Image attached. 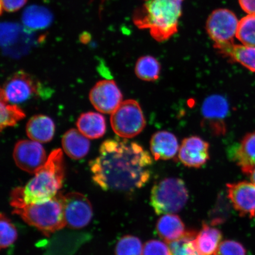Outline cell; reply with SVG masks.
I'll list each match as a JSON object with an SVG mask.
<instances>
[{"mask_svg": "<svg viewBox=\"0 0 255 255\" xmlns=\"http://www.w3.org/2000/svg\"><path fill=\"white\" fill-rule=\"evenodd\" d=\"M197 232L189 230L180 238L169 243L171 255H201L196 246Z\"/></svg>", "mask_w": 255, "mask_h": 255, "instance_id": "obj_25", "label": "cell"}, {"mask_svg": "<svg viewBox=\"0 0 255 255\" xmlns=\"http://www.w3.org/2000/svg\"><path fill=\"white\" fill-rule=\"evenodd\" d=\"M184 0H147L133 15L139 28L149 29L158 41L167 40L178 30Z\"/></svg>", "mask_w": 255, "mask_h": 255, "instance_id": "obj_2", "label": "cell"}, {"mask_svg": "<svg viewBox=\"0 0 255 255\" xmlns=\"http://www.w3.org/2000/svg\"><path fill=\"white\" fill-rule=\"evenodd\" d=\"M63 150L70 158L80 159L85 157L90 149V142L79 130L71 129L63 136Z\"/></svg>", "mask_w": 255, "mask_h": 255, "instance_id": "obj_17", "label": "cell"}, {"mask_svg": "<svg viewBox=\"0 0 255 255\" xmlns=\"http://www.w3.org/2000/svg\"><path fill=\"white\" fill-rule=\"evenodd\" d=\"M250 175L252 183L255 185V167L253 169V170L251 171Z\"/></svg>", "mask_w": 255, "mask_h": 255, "instance_id": "obj_34", "label": "cell"}, {"mask_svg": "<svg viewBox=\"0 0 255 255\" xmlns=\"http://www.w3.org/2000/svg\"><path fill=\"white\" fill-rule=\"evenodd\" d=\"M27 0H1L2 10L8 12H15L24 7Z\"/></svg>", "mask_w": 255, "mask_h": 255, "instance_id": "obj_32", "label": "cell"}, {"mask_svg": "<svg viewBox=\"0 0 255 255\" xmlns=\"http://www.w3.org/2000/svg\"><path fill=\"white\" fill-rule=\"evenodd\" d=\"M232 61L238 62L255 73V47L232 43L216 49Z\"/></svg>", "mask_w": 255, "mask_h": 255, "instance_id": "obj_20", "label": "cell"}, {"mask_svg": "<svg viewBox=\"0 0 255 255\" xmlns=\"http://www.w3.org/2000/svg\"><path fill=\"white\" fill-rule=\"evenodd\" d=\"M114 131L123 138H132L145 128L146 121L138 102L123 101L111 117Z\"/></svg>", "mask_w": 255, "mask_h": 255, "instance_id": "obj_6", "label": "cell"}, {"mask_svg": "<svg viewBox=\"0 0 255 255\" xmlns=\"http://www.w3.org/2000/svg\"><path fill=\"white\" fill-rule=\"evenodd\" d=\"M76 126L80 132L89 139L101 138L106 132V122L101 114L89 112L79 117Z\"/></svg>", "mask_w": 255, "mask_h": 255, "instance_id": "obj_19", "label": "cell"}, {"mask_svg": "<svg viewBox=\"0 0 255 255\" xmlns=\"http://www.w3.org/2000/svg\"><path fill=\"white\" fill-rule=\"evenodd\" d=\"M91 103L98 111L113 114L123 103V95L116 83L103 80L96 84L89 94Z\"/></svg>", "mask_w": 255, "mask_h": 255, "instance_id": "obj_12", "label": "cell"}, {"mask_svg": "<svg viewBox=\"0 0 255 255\" xmlns=\"http://www.w3.org/2000/svg\"><path fill=\"white\" fill-rule=\"evenodd\" d=\"M99 151L89 167L92 180L101 189L129 192L148 183L152 160L138 143L126 138L109 139L102 143Z\"/></svg>", "mask_w": 255, "mask_h": 255, "instance_id": "obj_1", "label": "cell"}, {"mask_svg": "<svg viewBox=\"0 0 255 255\" xmlns=\"http://www.w3.org/2000/svg\"><path fill=\"white\" fill-rule=\"evenodd\" d=\"M161 66L158 60L151 56L141 57L135 66L137 77L142 81H155L159 78Z\"/></svg>", "mask_w": 255, "mask_h": 255, "instance_id": "obj_24", "label": "cell"}, {"mask_svg": "<svg viewBox=\"0 0 255 255\" xmlns=\"http://www.w3.org/2000/svg\"><path fill=\"white\" fill-rule=\"evenodd\" d=\"M55 126L50 118L43 115L31 117L26 126V133L33 141L49 142L55 134Z\"/></svg>", "mask_w": 255, "mask_h": 255, "instance_id": "obj_16", "label": "cell"}, {"mask_svg": "<svg viewBox=\"0 0 255 255\" xmlns=\"http://www.w3.org/2000/svg\"><path fill=\"white\" fill-rule=\"evenodd\" d=\"M24 111L17 105L8 104L4 101H1V121L0 128L1 130L8 127H13L19 121L25 118Z\"/></svg>", "mask_w": 255, "mask_h": 255, "instance_id": "obj_27", "label": "cell"}, {"mask_svg": "<svg viewBox=\"0 0 255 255\" xmlns=\"http://www.w3.org/2000/svg\"><path fill=\"white\" fill-rule=\"evenodd\" d=\"M63 194L60 192L46 202L23 205L14 208L15 215L28 225L49 237L66 226L64 215Z\"/></svg>", "mask_w": 255, "mask_h": 255, "instance_id": "obj_4", "label": "cell"}, {"mask_svg": "<svg viewBox=\"0 0 255 255\" xmlns=\"http://www.w3.org/2000/svg\"><path fill=\"white\" fill-rule=\"evenodd\" d=\"M239 4L249 14L255 15V0H239Z\"/></svg>", "mask_w": 255, "mask_h": 255, "instance_id": "obj_33", "label": "cell"}, {"mask_svg": "<svg viewBox=\"0 0 255 255\" xmlns=\"http://www.w3.org/2000/svg\"><path fill=\"white\" fill-rule=\"evenodd\" d=\"M234 158L242 172L250 175L255 167V132L244 137L236 149Z\"/></svg>", "mask_w": 255, "mask_h": 255, "instance_id": "obj_18", "label": "cell"}, {"mask_svg": "<svg viewBox=\"0 0 255 255\" xmlns=\"http://www.w3.org/2000/svg\"><path fill=\"white\" fill-rule=\"evenodd\" d=\"M214 255H246V250L238 242L225 241L219 245Z\"/></svg>", "mask_w": 255, "mask_h": 255, "instance_id": "obj_30", "label": "cell"}, {"mask_svg": "<svg viewBox=\"0 0 255 255\" xmlns=\"http://www.w3.org/2000/svg\"><path fill=\"white\" fill-rule=\"evenodd\" d=\"M13 158L21 170L35 174L45 164L48 157L39 142L33 140H20L15 145Z\"/></svg>", "mask_w": 255, "mask_h": 255, "instance_id": "obj_11", "label": "cell"}, {"mask_svg": "<svg viewBox=\"0 0 255 255\" xmlns=\"http://www.w3.org/2000/svg\"><path fill=\"white\" fill-rule=\"evenodd\" d=\"M156 228L159 237L168 243L177 240L186 232L180 217L173 214L162 216L158 219Z\"/></svg>", "mask_w": 255, "mask_h": 255, "instance_id": "obj_21", "label": "cell"}, {"mask_svg": "<svg viewBox=\"0 0 255 255\" xmlns=\"http://www.w3.org/2000/svg\"><path fill=\"white\" fill-rule=\"evenodd\" d=\"M142 245L140 239L133 236L127 235L118 242L116 255H142Z\"/></svg>", "mask_w": 255, "mask_h": 255, "instance_id": "obj_28", "label": "cell"}, {"mask_svg": "<svg viewBox=\"0 0 255 255\" xmlns=\"http://www.w3.org/2000/svg\"><path fill=\"white\" fill-rule=\"evenodd\" d=\"M236 37L244 45L255 47V15L248 14L239 21Z\"/></svg>", "mask_w": 255, "mask_h": 255, "instance_id": "obj_26", "label": "cell"}, {"mask_svg": "<svg viewBox=\"0 0 255 255\" xmlns=\"http://www.w3.org/2000/svg\"><path fill=\"white\" fill-rule=\"evenodd\" d=\"M176 136L170 132L162 130L154 133L150 141V149L155 160H168L173 158L178 152Z\"/></svg>", "mask_w": 255, "mask_h": 255, "instance_id": "obj_15", "label": "cell"}, {"mask_svg": "<svg viewBox=\"0 0 255 255\" xmlns=\"http://www.w3.org/2000/svg\"><path fill=\"white\" fill-rule=\"evenodd\" d=\"M22 22L32 30L44 29L52 23L53 17L49 9L40 5H30L22 14Z\"/></svg>", "mask_w": 255, "mask_h": 255, "instance_id": "obj_23", "label": "cell"}, {"mask_svg": "<svg viewBox=\"0 0 255 255\" xmlns=\"http://www.w3.org/2000/svg\"><path fill=\"white\" fill-rule=\"evenodd\" d=\"M34 174L24 187H21L25 205L46 202L60 192L65 174L61 149L51 152L45 164Z\"/></svg>", "mask_w": 255, "mask_h": 255, "instance_id": "obj_3", "label": "cell"}, {"mask_svg": "<svg viewBox=\"0 0 255 255\" xmlns=\"http://www.w3.org/2000/svg\"><path fill=\"white\" fill-rule=\"evenodd\" d=\"M42 85L28 73L18 71L4 83L1 91V101L12 104H21L34 95L40 94Z\"/></svg>", "mask_w": 255, "mask_h": 255, "instance_id": "obj_7", "label": "cell"}, {"mask_svg": "<svg viewBox=\"0 0 255 255\" xmlns=\"http://www.w3.org/2000/svg\"><path fill=\"white\" fill-rule=\"evenodd\" d=\"M238 24L237 16L227 9H216L210 15L206 29L216 49L234 43Z\"/></svg>", "mask_w": 255, "mask_h": 255, "instance_id": "obj_8", "label": "cell"}, {"mask_svg": "<svg viewBox=\"0 0 255 255\" xmlns=\"http://www.w3.org/2000/svg\"><path fill=\"white\" fill-rule=\"evenodd\" d=\"M229 107L226 99L220 95L207 97L202 105L203 126L215 135H223L226 132L225 120Z\"/></svg>", "mask_w": 255, "mask_h": 255, "instance_id": "obj_10", "label": "cell"}, {"mask_svg": "<svg viewBox=\"0 0 255 255\" xmlns=\"http://www.w3.org/2000/svg\"><path fill=\"white\" fill-rule=\"evenodd\" d=\"M227 186L228 197L234 208L242 216H255V185L248 181L230 183Z\"/></svg>", "mask_w": 255, "mask_h": 255, "instance_id": "obj_13", "label": "cell"}, {"mask_svg": "<svg viewBox=\"0 0 255 255\" xmlns=\"http://www.w3.org/2000/svg\"><path fill=\"white\" fill-rule=\"evenodd\" d=\"M64 215L66 226L72 229H81L90 223L93 209L87 197L77 192L63 196Z\"/></svg>", "mask_w": 255, "mask_h": 255, "instance_id": "obj_9", "label": "cell"}, {"mask_svg": "<svg viewBox=\"0 0 255 255\" xmlns=\"http://www.w3.org/2000/svg\"><path fill=\"white\" fill-rule=\"evenodd\" d=\"M142 255H171V253L170 248L164 242L151 240L145 244Z\"/></svg>", "mask_w": 255, "mask_h": 255, "instance_id": "obj_31", "label": "cell"}, {"mask_svg": "<svg viewBox=\"0 0 255 255\" xmlns=\"http://www.w3.org/2000/svg\"><path fill=\"white\" fill-rule=\"evenodd\" d=\"M1 243L0 246L1 249H5L17 240L18 234L15 226L4 214H1Z\"/></svg>", "mask_w": 255, "mask_h": 255, "instance_id": "obj_29", "label": "cell"}, {"mask_svg": "<svg viewBox=\"0 0 255 255\" xmlns=\"http://www.w3.org/2000/svg\"><path fill=\"white\" fill-rule=\"evenodd\" d=\"M188 199L186 185L180 178H165L155 184L151 190V205L158 215L181 211Z\"/></svg>", "mask_w": 255, "mask_h": 255, "instance_id": "obj_5", "label": "cell"}, {"mask_svg": "<svg viewBox=\"0 0 255 255\" xmlns=\"http://www.w3.org/2000/svg\"><path fill=\"white\" fill-rule=\"evenodd\" d=\"M209 143L205 140L199 136H190L181 143L178 158L186 166L200 168L209 159Z\"/></svg>", "mask_w": 255, "mask_h": 255, "instance_id": "obj_14", "label": "cell"}, {"mask_svg": "<svg viewBox=\"0 0 255 255\" xmlns=\"http://www.w3.org/2000/svg\"><path fill=\"white\" fill-rule=\"evenodd\" d=\"M222 234L219 229L210 227L203 223L202 228L197 234L195 244L201 255H214L221 243Z\"/></svg>", "mask_w": 255, "mask_h": 255, "instance_id": "obj_22", "label": "cell"}]
</instances>
